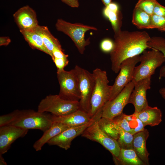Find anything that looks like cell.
Listing matches in <instances>:
<instances>
[{
  "label": "cell",
  "instance_id": "12",
  "mask_svg": "<svg viewBox=\"0 0 165 165\" xmlns=\"http://www.w3.org/2000/svg\"><path fill=\"white\" fill-rule=\"evenodd\" d=\"M151 78L141 80L136 82L129 98L128 103L132 104L134 113L139 112L149 106L146 98L147 91L151 88Z\"/></svg>",
  "mask_w": 165,
  "mask_h": 165
},
{
  "label": "cell",
  "instance_id": "20",
  "mask_svg": "<svg viewBox=\"0 0 165 165\" xmlns=\"http://www.w3.org/2000/svg\"><path fill=\"white\" fill-rule=\"evenodd\" d=\"M69 127L62 123L53 122L50 128L44 132L42 136L35 142L33 147L36 151L41 150L44 144L50 140Z\"/></svg>",
  "mask_w": 165,
  "mask_h": 165
},
{
  "label": "cell",
  "instance_id": "1",
  "mask_svg": "<svg viewBox=\"0 0 165 165\" xmlns=\"http://www.w3.org/2000/svg\"><path fill=\"white\" fill-rule=\"evenodd\" d=\"M114 46L110 53L111 69L115 73L119 71L125 59L139 55L147 48L151 37L145 31H121L114 35Z\"/></svg>",
  "mask_w": 165,
  "mask_h": 165
},
{
  "label": "cell",
  "instance_id": "38",
  "mask_svg": "<svg viewBox=\"0 0 165 165\" xmlns=\"http://www.w3.org/2000/svg\"><path fill=\"white\" fill-rule=\"evenodd\" d=\"M2 155L0 154V164L1 165H7V163L2 157Z\"/></svg>",
  "mask_w": 165,
  "mask_h": 165
},
{
  "label": "cell",
  "instance_id": "26",
  "mask_svg": "<svg viewBox=\"0 0 165 165\" xmlns=\"http://www.w3.org/2000/svg\"><path fill=\"white\" fill-rule=\"evenodd\" d=\"M147 44L151 49L154 48L161 52L165 57V39L163 38L153 36L151 37ZM165 77V66H163L160 69L159 79Z\"/></svg>",
  "mask_w": 165,
  "mask_h": 165
},
{
  "label": "cell",
  "instance_id": "14",
  "mask_svg": "<svg viewBox=\"0 0 165 165\" xmlns=\"http://www.w3.org/2000/svg\"><path fill=\"white\" fill-rule=\"evenodd\" d=\"M28 130L11 125L0 127V154L6 153L17 139L24 137Z\"/></svg>",
  "mask_w": 165,
  "mask_h": 165
},
{
  "label": "cell",
  "instance_id": "23",
  "mask_svg": "<svg viewBox=\"0 0 165 165\" xmlns=\"http://www.w3.org/2000/svg\"><path fill=\"white\" fill-rule=\"evenodd\" d=\"M132 22L139 29H152L151 16L138 8L134 9Z\"/></svg>",
  "mask_w": 165,
  "mask_h": 165
},
{
  "label": "cell",
  "instance_id": "28",
  "mask_svg": "<svg viewBox=\"0 0 165 165\" xmlns=\"http://www.w3.org/2000/svg\"><path fill=\"white\" fill-rule=\"evenodd\" d=\"M125 116L129 123L132 134L134 135L144 128L145 126L134 113L129 115L125 114Z\"/></svg>",
  "mask_w": 165,
  "mask_h": 165
},
{
  "label": "cell",
  "instance_id": "3",
  "mask_svg": "<svg viewBox=\"0 0 165 165\" xmlns=\"http://www.w3.org/2000/svg\"><path fill=\"white\" fill-rule=\"evenodd\" d=\"M95 83L90 101L89 114L97 119L101 117L103 108L109 101L112 86L109 85L107 73L105 70L96 68L93 72Z\"/></svg>",
  "mask_w": 165,
  "mask_h": 165
},
{
  "label": "cell",
  "instance_id": "31",
  "mask_svg": "<svg viewBox=\"0 0 165 165\" xmlns=\"http://www.w3.org/2000/svg\"><path fill=\"white\" fill-rule=\"evenodd\" d=\"M151 25L152 29L165 31V17L153 14L151 16Z\"/></svg>",
  "mask_w": 165,
  "mask_h": 165
},
{
  "label": "cell",
  "instance_id": "10",
  "mask_svg": "<svg viewBox=\"0 0 165 165\" xmlns=\"http://www.w3.org/2000/svg\"><path fill=\"white\" fill-rule=\"evenodd\" d=\"M135 83L132 80L114 98L108 101L103 108L101 117L112 119L122 114L124 108L128 103Z\"/></svg>",
  "mask_w": 165,
  "mask_h": 165
},
{
  "label": "cell",
  "instance_id": "16",
  "mask_svg": "<svg viewBox=\"0 0 165 165\" xmlns=\"http://www.w3.org/2000/svg\"><path fill=\"white\" fill-rule=\"evenodd\" d=\"M53 122L62 123L69 127L82 126L97 119L91 117L89 114L80 109H79L68 115L56 116L52 114Z\"/></svg>",
  "mask_w": 165,
  "mask_h": 165
},
{
  "label": "cell",
  "instance_id": "5",
  "mask_svg": "<svg viewBox=\"0 0 165 165\" xmlns=\"http://www.w3.org/2000/svg\"><path fill=\"white\" fill-rule=\"evenodd\" d=\"M57 30L68 36L74 42L79 52L84 53L86 47L90 43L89 39H86L85 34L90 30L97 31L94 26L80 23H72L61 19H58L55 24Z\"/></svg>",
  "mask_w": 165,
  "mask_h": 165
},
{
  "label": "cell",
  "instance_id": "22",
  "mask_svg": "<svg viewBox=\"0 0 165 165\" xmlns=\"http://www.w3.org/2000/svg\"><path fill=\"white\" fill-rule=\"evenodd\" d=\"M25 40L33 49H37L49 55L51 58L52 54L45 46L40 35L34 29L20 31Z\"/></svg>",
  "mask_w": 165,
  "mask_h": 165
},
{
  "label": "cell",
  "instance_id": "6",
  "mask_svg": "<svg viewBox=\"0 0 165 165\" xmlns=\"http://www.w3.org/2000/svg\"><path fill=\"white\" fill-rule=\"evenodd\" d=\"M79 101L64 99L58 95H49L41 100L38 107L40 112H50L56 116L68 115L79 109Z\"/></svg>",
  "mask_w": 165,
  "mask_h": 165
},
{
  "label": "cell",
  "instance_id": "27",
  "mask_svg": "<svg viewBox=\"0 0 165 165\" xmlns=\"http://www.w3.org/2000/svg\"><path fill=\"white\" fill-rule=\"evenodd\" d=\"M134 135L130 132L120 130L116 140L120 149H133Z\"/></svg>",
  "mask_w": 165,
  "mask_h": 165
},
{
  "label": "cell",
  "instance_id": "37",
  "mask_svg": "<svg viewBox=\"0 0 165 165\" xmlns=\"http://www.w3.org/2000/svg\"><path fill=\"white\" fill-rule=\"evenodd\" d=\"M159 92L162 97L165 100V88L163 87L161 88L159 90Z\"/></svg>",
  "mask_w": 165,
  "mask_h": 165
},
{
  "label": "cell",
  "instance_id": "11",
  "mask_svg": "<svg viewBox=\"0 0 165 165\" xmlns=\"http://www.w3.org/2000/svg\"><path fill=\"white\" fill-rule=\"evenodd\" d=\"M98 120L87 127L81 134L82 136L100 143L111 152L113 157H118L120 148L117 141L100 129Z\"/></svg>",
  "mask_w": 165,
  "mask_h": 165
},
{
  "label": "cell",
  "instance_id": "15",
  "mask_svg": "<svg viewBox=\"0 0 165 165\" xmlns=\"http://www.w3.org/2000/svg\"><path fill=\"white\" fill-rule=\"evenodd\" d=\"M35 12L28 6L18 9L13 14L15 22L20 31L31 30L38 25Z\"/></svg>",
  "mask_w": 165,
  "mask_h": 165
},
{
  "label": "cell",
  "instance_id": "35",
  "mask_svg": "<svg viewBox=\"0 0 165 165\" xmlns=\"http://www.w3.org/2000/svg\"><path fill=\"white\" fill-rule=\"evenodd\" d=\"M69 6L74 8H78L79 6L78 0H61Z\"/></svg>",
  "mask_w": 165,
  "mask_h": 165
},
{
  "label": "cell",
  "instance_id": "33",
  "mask_svg": "<svg viewBox=\"0 0 165 165\" xmlns=\"http://www.w3.org/2000/svg\"><path fill=\"white\" fill-rule=\"evenodd\" d=\"M52 59L57 68V70L64 69L69 62L68 58H53Z\"/></svg>",
  "mask_w": 165,
  "mask_h": 165
},
{
  "label": "cell",
  "instance_id": "25",
  "mask_svg": "<svg viewBox=\"0 0 165 165\" xmlns=\"http://www.w3.org/2000/svg\"><path fill=\"white\" fill-rule=\"evenodd\" d=\"M98 123L100 129L108 135L116 140L117 139L120 130L112 119L101 117L98 120Z\"/></svg>",
  "mask_w": 165,
  "mask_h": 165
},
{
  "label": "cell",
  "instance_id": "13",
  "mask_svg": "<svg viewBox=\"0 0 165 165\" xmlns=\"http://www.w3.org/2000/svg\"><path fill=\"white\" fill-rule=\"evenodd\" d=\"M95 121L79 126L69 127L51 139L47 143L49 145H57L67 150L70 148L72 141L81 134L87 127Z\"/></svg>",
  "mask_w": 165,
  "mask_h": 165
},
{
  "label": "cell",
  "instance_id": "32",
  "mask_svg": "<svg viewBox=\"0 0 165 165\" xmlns=\"http://www.w3.org/2000/svg\"><path fill=\"white\" fill-rule=\"evenodd\" d=\"M113 46L114 42L109 38L104 39L100 44L101 50L105 53H110L113 50Z\"/></svg>",
  "mask_w": 165,
  "mask_h": 165
},
{
  "label": "cell",
  "instance_id": "8",
  "mask_svg": "<svg viewBox=\"0 0 165 165\" xmlns=\"http://www.w3.org/2000/svg\"><path fill=\"white\" fill-rule=\"evenodd\" d=\"M77 75L81 97L79 101V109L88 113L90 111V101L95 83L93 73L76 65L74 68Z\"/></svg>",
  "mask_w": 165,
  "mask_h": 165
},
{
  "label": "cell",
  "instance_id": "9",
  "mask_svg": "<svg viewBox=\"0 0 165 165\" xmlns=\"http://www.w3.org/2000/svg\"><path fill=\"white\" fill-rule=\"evenodd\" d=\"M140 55L128 58L121 63L119 73L112 89L109 101L114 98L132 80L133 71L136 64L140 62Z\"/></svg>",
  "mask_w": 165,
  "mask_h": 165
},
{
  "label": "cell",
  "instance_id": "34",
  "mask_svg": "<svg viewBox=\"0 0 165 165\" xmlns=\"http://www.w3.org/2000/svg\"><path fill=\"white\" fill-rule=\"evenodd\" d=\"M153 14L165 17V6L157 2L154 9Z\"/></svg>",
  "mask_w": 165,
  "mask_h": 165
},
{
  "label": "cell",
  "instance_id": "2",
  "mask_svg": "<svg viewBox=\"0 0 165 165\" xmlns=\"http://www.w3.org/2000/svg\"><path fill=\"white\" fill-rule=\"evenodd\" d=\"M53 121L52 114L33 110H16L0 116V127L11 125L29 130L37 129L43 132L48 130Z\"/></svg>",
  "mask_w": 165,
  "mask_h": 165
},
{
  "label": "cell",
  "instance_id": "30",
  "mask_svg": "<svg viewBox=\"0 0 165 165\" xmlns=\"http://www.w3.org/2000/svg\"><path fill=\"white\" fill-rule=\"evenodd\" d=\"M112 120L120 130L131 133V129L129 123L125 116V114L122 113L114 118Z\"/></svg>",
  "mask_w": 165,
  "mask_h": 165
},
{
  "label": "cell",
  "instance_id": "4",
  "mask_svg": "<svg viewBox=\"0 0 165 165\" xmlns=\"http://www.w3.org/2000/svg\"><path fill=\"white\" fill-rule=\"evenodd\" d=\"M151 49L145 50L140 56V64L135 67L132 76V80L135 82L151 78L155 70L165 62V56L161 52L154 48Z\"/></svg>",
  "mask_w": 165,
  "mask_h": 165
},
{
  "label": "cell",
  "instance_id": "24",
  "mask_svg": "<svg viewBox=\"0 0 165 165\" xmlns=\"http://www.w3.org/2000/svg\"><path fill=\"white\" fill-rule=\"evenodd\" d=\"M35 30L41 36L45 46L52 54L54 48H62L58 40L51 34L47 27L38 25Z\"/></svg>",
  "mask_w": 165,
  "mask_h": 165
},
{
  "label": "cell",
  "instance_id": "29",
  "mask_svg": "<svg viewBox=\"0 0 165 165\" xmlns=\"http://www.w3.org/2000/svg\"><path fill=\"white\" fill-rule=\"evenodd\" d=\"M157 2L156 0H139L135 7L152 16L153 14L154 9Z\"/></svg>",
  "mask_w": 165,
  "mask_h": 165
},
{
  "label": "cell",
  "instance_id": "36",
  "mask_svg": "<svg viewBox=\"0 0 165 165\" xmlns=\"http://www.w3.org/2000/svg\"><path fill=\"white\" fill-rule=\"evenodd\" d=\"M11 40L8 37H0V46H7L11 42Z\"/></svg>",
  "mask_w": 165,
  "mask_h": 165
},
{
  "label": "cell",
  "instance_id": "7",
  "mask_svg": "<svg viewBox=\"0 0 165 165\" xmlns=\"http://www.w3.org/2000/svg\"><path fill=\"white\" fill-rule=\"evenodd\" d=\"M57 79L60 86L58 95L67 100L79 101L81 95L78 77L74 69L57 70Z\"/></svg>",
  "mask_w": 165,
  "mask_h": 165
},
{
  "label": "cell",
  "instance_id": "17",
  "mask_svg": "<svg viewBox=\"0 0 165 165\" xmlns=\"http://www.w3.org/2000/svg\"><path fill=\"white\" fill-rule=\"evenodd\" d=\"M149 136L148 131L145 128L134 135L133 149L145 165H149V153L146 146V141Z\"/></svg>",
  "mask_w": 165,
  "mask_h": 165
},
{
  "label": "cell",
  "instance_id": "19",
  "mask_svg": "<svg viewBox=\"0 0 165 165\" xmlns=\"http://www.w3.org/2000/svg\"><path fill=\"white\" fill-rule=\"evenodd\" d=\"M102 13L104 16L110 22L114 35L121 31L122 15L117 3L111 2L105 6Z\"/></svg>",
  "mask_w": 165,
  "mask_h": 165
},
{
  "label": "cell",
  "instance_id": "39",
  "mask_svg": "<svg viewBox=\"0 0 165 165\" xmlns=\"http://www.w3.org/2000/svg\"><path fill=\"white\" fill-rule=\"evenodd\" d=\"M102 2L106 6L112 2V0H101Z\"/></svg>",
  "mask_w": 165,
  "mask_h": 165
},
{
  "label": "cell",
  "instance_id": "18",
  "mask_svg": "<svg viewBox=\"0 0 165 165\" xmlns=\"http://www.w3.org/2000/svg\"><path fill=\"white\" fill-rule=\"evenodd\" d=\"M134 113L145 126H157L162 121L161 111L157 107H152L149 106L141 112Z\"/></svg>",
  "mask_w": 165,
  "mask_h": 165
},
{
  "label": "cell",
  "instance_id": "21",
  "mask_svg": "<svg viewBox=\"0 0 165 165\" xmlns=\"http://www.w3.org/2000/svg\"><path fill=\"white\" fill-rule=\"evenodd\" d=\"M113 157L116 165H145L133 149L121 148L118 156Z\"/></svg>",
  "mask_w": 165,
  "mask_h": 165
}]
</instances>
